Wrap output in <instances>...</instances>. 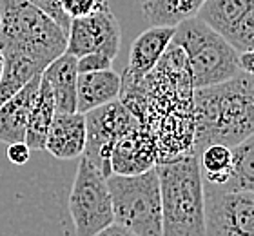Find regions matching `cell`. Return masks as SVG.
Returning a JSON list of instances; mask_svg holds the SVG:
<instances>
[{"mask_svg":"<svg viewBox=\"0 0 254 236\" xmlns=\"http://www.w3.org/2000/svg\"><path fill=\"white\" fill-rule=\"evenodd\" d=\"M118 100L156 142L158 162L192 155L194 85L186 53L169 44L164 57L138 82H122Z\"/></svg>","mask_w":254,"mask_h":236,"instance_id":"6da1fadb","label":"cell"},{"mask_svg":"<svg viewBox=\"0 0 254 236\" xmlns=\"http://www.w3.org/2000/svg\"><path fill=\"white\" fill-rule=\"evenodd\" d=\"M194 157L207 146L234 147L254 135V75L240 71L225 82L194 89Z\"/></svg>","mask_w":254,"mask_h":236,"instance_id":"7a4b0ae2","label":"cell"},{"mask_svg":"<svg viewBox=\"0 0 254 236\" xmlns=\"http://www.w3.org/2000/svg\"><path fill=\"white\" fill-rule=\"evenodd\" d=\"M67 33L29 0H0V49L46 69L65 53Z\"/></svg>","mask_w":254,"mask_h":236,"instance_id":"3957f363","label":"cell"},{"mask_svg":"<svg viewBox=\"0 0 254 236\" xmlns=\"http://www.w3.org/2000/svg\"><path fill=\"white\" fill-rule=\"evenodd\" d=\"M154 167L160 182L164 236H203L205 185L198 157L186 155Z\"/></svg>","mask_w":254,"mask_h":236,"instance_id":"277c9868","label":"cell"},{"mask_svg":"<svg viewBox=\"0 0 254 236\" xmlns=\"http://www.w3.org/2000/svg\"><path fill=\"white\" fill-rule=\"evenodd\" d=\"M171 44L186 53L194 89L225 82L242 71L238 51L198 16L178 24Z\"/></svg>","mask_w":254,"mask_h":236,"instance_id":"5b68a950","label":"cell"},{"mask_svg":"<svg viewBox=\"0 0 254 236\" xmlns=\"http://www.w3.org/2000/svg\"><path fill=\"white\" fill-rule=\"evenodd\" d=\"M106 182L117 224L138 236H164L156 167L140 174H111Z\"/></svg>","mask_w":254,"mask_h":236,"instance_id":"8992f818","label":"cell"},{"mask_svg":"<svg viewBox=\"0 0 254 236\" xmlns=\"http://www.w3.org/2000/svg\"><path fill=\"white\" fill-rule=\"evenodd\" d=\"M69 213L78 236H93L115 222L106 176L84 155L69 194Z\"/></svg>","mask_w":254,"mask_h":236,"instance_id":"52a82bcc","label":"cell"},{"mask_svg":"<svg viewBox=\"0 0 254 236\" xmlns=\"http://www.w3.org/2000/svg\"><path fill=\"white\" fill-rule=\"evenodd\" d=\"M205 185L203 236H254V193Z\"/></svg>","mask_w":254,"mask_h":236,"instance_id":"ba28073f","label":"cell"},{"mask_svg":"<svg viewBox=\"0 0 254 236\" xmlns=\"http://www.w3.org/2000/svg\"><path fill=\"white\" fill-rule=\"evenodd\" d=\"M85 115V149L84 157L100 171L104 176H111L109 155L115 142L136 126L138 120L120 100L84 113Z\"/></svg>","mask_w":254,"mask_h":236,"instance_id":"9c48e42d","label":"cell"},{"mask_svg":"<svg viewBox=\"0 0 254 236\" xmlns=\"http://www.w3.org/2000/svg\"><path fill=\"white\" fill-rule=\"evenodd\" d=\"M122 40V27L106 4L89 15L71 18L67 29L65 53L73 57H82L87 53H106L113 60L117 58Z\"/></svg>","mask_w":254,"mask_h":236,"instance_id":"30bf717a","label":"cell"},{"mask_svg":"<svg viewBox=\"0 0 254 236\" xmlns=\"http://www.w3.org/2000/svg\"><path fill=\"white\" fill-rule=\"evenodd\" d=\"M158 162L156 142L147 127L138 122L115 142L109 155L111 174H140Z\"/></svg>","mask_w":254,"mask_h":236,"instance_id":"8fae6325","label":"cell"},{"mask_svg":"<svg viewBox=\"0 0 254 236\" xmlns=\"http://www.w3.org/2000/svg\"><path fill=\"white\" fill-rule=\"evenodd\" d=\"M176 27L171 26H151L149 29L138 35L129 49V62L120 77L122 82H138L164 57L165 49L169 47Z\"/></svg>","mask_w":254,"mask_h":236,"instance_id":"7c38bea8","label":"cell"},{"mask_svg":"<svg viewBox=\"0 0 254 236\" xmlns=\"http://www.w3.org/2000/svg\"><path fill=\"white\" fill-rule=\"evenodd\" d=\"M85 149V115L55 113V118L46 138V151L59 160H73L84 155Z\"/></svg>","mask_w":254,"mask_h":236,"instance_id":"4fadbf2b","label":"cell"},{"mask_svg":"<svg viewBox=\"0 0 254 236\" xmlns=\"http://www.w3.org/2000/svg\"><path fill=\"white\" fill-rule=\"evenodd\" d=\"M40 79L42 75H37L18 93L13 94L9 100H5L4 104H0V142L4 144L24 142L27 118H29L33 102L37 98Z\"/></svg>","mask_w":254,"mask_h":236,"instance_id":"5bb4252c","label":"cell"},{"mask_svg":"<svg viewBox=\"0 0 254 236\" xmlns=\"http://www.w3.org/2000/svg\"><path fill=\"white\" fill-rule=\"evenodd\" d=\"M122 87V77L113 71H93V73H78L76 80V111H87L118 100Z\"/></svg>","mask_w":254,"mask_h":236,"instance_id":"9a60e30c","label":"cell"},{"mask_svg":"<svg viewBox=\"0 0 254 236\" xmlns=\"http://www.w3.org/2000/svg\"><path fill=\"white\" fill-rule=\"evenodd\" d=\"M42 79L48 80L53 89L57 113L76 111V80H78L76 57L64 53L59 58H55L42 71Z\"/></svg>","mask_w":254,"mask_h":236,"instance_id":"2e32d148","label":"cell"},{"mask_svg":"<svg viewBox=\"0 0 254 236\" xmlns=\"http://www.w3.org/2000/svg\"><path fill=\"white\" fill-rule=\"evenodd\" d=\"M57 107H55L53 89L46 79H40L37 98L33 102V107L29 111L26 127V142L31 151H44L46 149V138H48L49 127L55 118Z\"/></svg>","mask_w":254,"mask_h":236,"instance_id":"e0dca14e","label":"cell"},{"mask_svg":"<svg viewBox=\"0 0 254 236\" xmlns=\"http://www.w3.org/2000/svg\"><path fill=\"white\" fill-rule=\"evenodd\" d=\"M253 9L254 0H205L196 16L227 40Z\"/></svg>","mask_w":254,"mask_h":236,"instance_id":"ac0fdd59","label":"cell"},{"mask_svg":"<svg viewBox=\"0 0 254 236\" xmlns=\"http://www.w3.org/2000/svg\"><path fill=\"white\" fill-rule=\"evenodd\" d=\"M145 20L151 26L176 27L198 15L205 0H138Z\"/></svg>","mask_w":254,"mask_h":236,"instance_id":"d6986e66","label":"cell"},{"mask_svg":"<svg viewBox=\"0 0 254 236\" xmlns=\"http://www.w3.org/2000/svg\"><path fill=\"white\" fill-rule=\"evenodd\" d=\"M203 184L225 185L233 173V149L222 144L207 146L198 157Z\"/></svg>","mask_w":254,"mask_h":236,"instance_id":"ffe728a7","label":"cell"},{"mask_svg":"<svg viewBox=\"0 0 254 236\" xmlns=\"http://www.w3.org/2000/svg\"><path fill=\"white\" fill-rule=\"evenodd\" d=\"M231 149H233V173L227 184L222 187L254 193V135Z\"/></svg>","mask_w":254,"mask_h":236,"instance_id":"44dd1931","label":"cell"},{"mask_svg":"<svg viewBox=\"0 0 254 236\" xmlns=\"http://www.w3.org/2000/svg\"><path fill=\"white\" fill-rule=\"evenodd\" d=\"M109 4L107 0H60L62 11L69 18H78L93 13V11L100 9L102 5Z\"/></svg>","mask_w":254,"mask_h":236,"instance_id":"7402d4cb","label":"cell"},{"mask_svg":"<svg viewBox=\"0 0 254 236\" xmlns=\"http://www.w3.org/2000/svg\"><path fill=\"white\" fill-rule=\"evenodd\" d=\"M78 73H93V71H106L113 69V58L106 53H87L76 58Z\"/></svg>","mask_w":254,"mask_h":236,"instance_id":"603a6c76","label":"cell"},{"mask_svg":"<svg viewBox=\"0 0 254 236\" xmlns=\"http://www.w3.org/2000/svg\"><path fill=\"white\" fill-rule=\"evenodd\" d=\"M29 2H31V4H35L37 7H40L44 13H48V15L51 16V18H53V20L57 22L60 27H62L64 31L67 33L71 18H69V16L62 11L60 0H29Z\"/></svg>","mask_w":254,"mask_h":236,"instance_id":"cb8c5ba5","label":"cell"},{"mask_svg":"<svg viewBox=\"0 0 254 236\" xmlns=\"http://www.w3.org/2000/svg\"><path fill=\"white\" fill-rule=\"evenodd\" d=\"M7 158L11 163L15 165H24L29 162L31 158V149L26 142H15V144H7Z\"/></svg>","mask_w":254,"mask_h":236,"instance_id":"d4e9b609","label":"cell"},{"mask_svg":"<svg viewBox=\"0 0 254 236\" xmlns=\"http://www.w3.org/2000/svg\"><path fill=\"white\" fill-rule=\"evenodd\" d=\"M93 236H138V235H134L132 231L126 229V227L117 224V222H113V224H109L107 227H104V229H100L98 233H95Z\"/></svg>","mask_w":254,"mask_h":236,"instance_id":"484cf974","label":"cell"},{"mask_svg":"<svg viewBox=\"0 0 254 236\" xmlns=\"http://www.w3.org/2000/svg\"><path fill=\"white\" fill-rule=\"evenodd\" d=\"M238 62H240V69L244 73L254 75V49L253 51L238 53Z\"/></svg>","mask_w":254,"mask_h":236,"instance_id":"4316f807","label":"cell"},{"mask_svg":"<svg viewBox=\"0 0 254 236\" xmlns=\"http://www.w3.org/2000/svg\"><path fill=\"white\" fill-rule=\"evenodd\" d=\"M4 53H2V49H0V79H2V73H4Z\"/></svg>","mask_w":254,"mask_h":236,"instance_id":"83f0119b","label":"cell"}]
</instances>
